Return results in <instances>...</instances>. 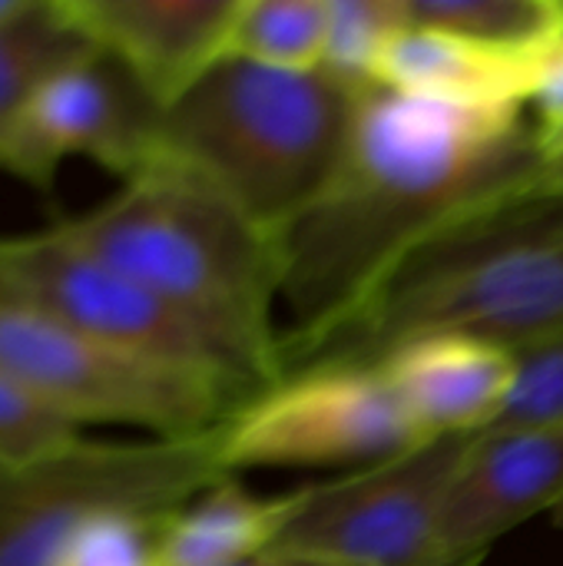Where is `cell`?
<instances>
[{
  "mask_svg": "<svg viewBox=\"0 0 563 566\" xmlns=\"http://www.w3.org/2000/svg\"><path fill=\"white\" fill-rule=\"evenodd\" d=\"M90 46L93 40L70 20L63 0H27L0 20V133L60 66Z\"/></svg>",
  "mask_w": 563,
  "mask_h": 566,
  "instance_id": "obj_16",
  "label": "cell"
},
{
  "mask_svg": "<svg viewBox=\"0 0 563 566\" xmlns=\"http://www.w3.org/2000/svg\"><path fill=\"white\" fill-rule=\"evenodd\" d=\"M27 0H0V20H7V17H13L20 7H23Z\"/></svg>",
  "mask_w": 563,
  "mask_h": 566,
  "instance_id": "obj_26",
  "label": "cell"
},
{
  "mask_svg": "<svg viewBox=\"0 0 563 566\" xmlns=\"http://www.w3.org/2000/svg\"><path fill=\"white\" fill-rule=\"evenodd\" d=\"M471 438H435L375 468L292 491L272 551L345 566H438V517Z\"/></svg>",
  "mask_w": 563,
  "mask_h": 566,
  "instance_id": "obj_9",
  "label": "cell"
},
{
  "mask_svg": "<svg viewBox=\"0 0 563 566\" xmlns=\"http://www.w3.org/2000/svg\"><path fill=\"white\" fill-rule=\"evenodd\" d=\"M428 438L378 365H309L282 375L222 424V464L375 468Z\"/></svg>",
  "mask_w": 563,
  "mask_h": 566,
  "instance_id": "obj_8",
  "label": "cell"
},
{
  "mask_svg": "<svg viewBox=\"0 0 563 566\" xmlns=\"http://www.w3.org/2000/svg\"><path fill=\"white\" fill-rule=\"evenodd\" d=\"M53 229L212 328L269 388L282 378L279 242L199 179L156 163Z\"/></svg>",
  "mask_w": 563,
  "mask_h": 566,
  "instance_id": "obj_3",
  "label": "cell"
},
{
  "mask_svg": "<svg viewBox=\"0 0 563 566\" xmlns=\"http://www.w3.org/2000/svg\"><path fill=\"white\" fill-rule=\"evenodd\" d=\"M408 27L402 0H332L322 66L348 86H375V66Z\"/></svg>",
  "mask_w": 563,
  "mask_h": 566,
  "instance_id": "obj_19",
  "label": "cell"
},
{
  "mask_svg": "<svg viewBox=\"0 0 563 566\" xmlns=\"http://www.w3.org/2000/svg\"><path fill=\"white\" fill-rule=\"evenodd\" d=\"M173 517L100 514L66 544L56 566H159V544Z\"/></svg>",
  "mask_w": 563,
  "mask_h": 566,
  "instance_id": "obj_21",
  "label": "cell"
},
{
  "mask_svg": "<svg viewBox=\"0 0 563 566\" xmlns=\"http://www.w3.org/2000/svg\"><path fill=\"white\" fill-rule=\"evenodd\" d=\"M554 46V43H551ZM405 27L375 66V86L465 109H528L544 53Z\"/></svg>",
  "mask_w": 563,
  "mask_h": 566,
  "instance_id": "obj_14",
  "label": "cell"
},
{
  "mask_svg": "<svg viewBox=\"0 0 563 566\" xmlns=\"http://www.w3.org/2000/svg\"><path fill=\"white\" fill-rule=\"evenodd\" d=\"M541 156V133L524 109H465L365 90L332 179L279 235V305L289 315L282 375L421 242L538 189Z\"/></svg>",
  "mask_w": 563,
  "mask_h": 566,
  "instance_id": "obj_1",
  "label": "cell"
},
{
  "mask_svg": "<svg viewBox=\"0 0 563 566\" xmlns=\"http://www.w3.org/2000/svg\"><path fill=\"white\" fill-rule=\"evenodd\" d=\"M332 0H239L229 56L279 70H319L329 43Z\"/></svg>",
  "mask_w": 563,
  "mask_h": 566,
  "instance_id": "obj_18",
  "label": "cell"
},
{
  "mask_svg": "<svg viewBox=\"0 0 563 566\" xmlns=\"http://www.w3.org/2000/svg\"><path fill=\"white\" fill-rule=\"evenodd\" d=\"M421 335H468L514 355L563 338V192L524 189L431 235L285 375L375 365Z\"/></svg>",
  "mask_w": 563,
  "mask_h": 566,
  "instance_id": "obj_2",
  "label": "cell"
},
{
  "mask_svg": "<svg viewBox=\"0 0 563 566\" xmlns=\"http://www.w3.org/2000/svg\"><path fill=\"white\" fill-rule=\"evenodd\" d=\"M408 27L458 33L501 50H544L563 40L561 0H402Z\"/></svg>",
  "mask_w": 563,
  "mask_h": 566,
  "instance_id": "obj_17",
  "label": "cell"
},
{
  "mask_svg": "<svg viewBox=\"0 0 563 566\" xmlns=\"http://www.w3.org/2000/svg\"><path fill=\"white\" fill-rule=\"evenodd\" d=\"M375 365L428 438L484 434L518 381L514 352L468 335H421Z\"/></svg>",
  "mask_w": 563,
  "mask_h": 566,
  "instance_id": "obj_13",
  "label": "cell"
},
{
  "mask_svg": "<svg viewBox=\"0 0 563 566\" xmlns=\"http://www.w3.org/2000/svg\"><path fill=\"white\" fill-rule=\"evenodd\" d=\"M528 109L534 113V126L541 139H554L563 133V40H557L538 70V83L531 90Z\"/></svg>",
  "mask_w": 563,
  "mask_h": 566,
  "instance_id": "obj_23",
  "label": "cell"
},
{
  "mask_svg": "<svg viewBox=\"0 0 563 566\" xmlns=\"http://www.w3.org/2000/svg\"><path fill=\"white\" fill-rule=\"evenodd\" d=\"M557 514H561V521H563V507H561V511H557Z\"/></svg>",
  "mask_w": 563,
  "mask_h": 566,
  "instance_id": "obj_28",
  "label": "cell"
},
{
  "mask_svg": "<svg viewBox=\"0 0 563 566\" xmlns=\"http://www.w3.org/2000/svg\"><path fill=\"white\" fill-rule=\"evenodd\" d=\"M163 106L96 43L60 66L0 133V169L50 192L66 156L133 179L159 156Z\"/></svg>",
  "mask_w": 563,
  "mask_h": 566,
  "instance_id": "obj_10",
  "label": "cell"
},
{
  "mask_svg": "<svg viewBox=\"0 0 563 566\" xmlns=\"http://www.w3.org/2000/svg\"><path fill=\"white\" fill-rule=\"evenodd\" d=\"M70 20L169 109L219 60L239 0H63Z\"/></svg>",
  "mask_w": 563,
  "mask_h": 566,
  "instance_id": "obj_12",
  "label": "cell"
},
{
  "mask_svg": "<svg viewBox=\"0 0 563 566\" xmlns=\"http://www.w3.org/2000/svg\"><path fill=\"white\" fill-rule=\"evenodd\" d=\"M484 564V560H471V564H458V566H481Z\"/></svg>",
  "mask_w": 563,
  "mask_h": 566,
  "instance_id": "obj_27",
  "label": "cell"
},
{
  "mask_svg": "<svg viewBox=\"0 0 563 566\" xmlns=\"http://www.w3.org/2000/svg\"><path fill=\"white\" fill-rule=\"evenodd\" d=\"M563 507V428L475 434L448 488L435 564L484 560L491 544L541 511Z\"/></svg>",
  "mask_w": 563,
  "mask_h": 566,
  "instance_id": "obj_11",
  "label": "cell"
},
{
  "mask_svg": "<svg viewBox=\"0 0 563 566\" xmlns=\"http://www.w3.org/2000/svg\"><path fill=\"white\" fill-rule=\"evenodd\" d=\"M80 441L83 434L73 421L46 408L33 391H27L20 381L0 371V468L3 471L33 468L40 461L70 451Z\"/></svg>",
  "mask_w": 563,
  "mask_h": 566,
  "instance_id": "obj_20",
  "label": "cell"
},
{
  "mask_svg": "<svg viewBox=\"0 0 563 566\" xmlns=\"http://www.w3.org/2000/svg\"><path fill=\"white\" fill-rule=\"evenodd\" d=\"M222 478V428L196 438H83L33 468H0V566H56L93 517H173Z\"/></svg>",
  "mask_w": 563,
  "mask_h": 566,
  "instance_id": "obj_5",
  "label": "cell"
},
{
  "mask_svg": "<svg viewBox=\"0 0 563 566\" xmlns=\"http://www.w3.org/2000/svg\"><path fill=\"white\" fill-rule=\"evenodd\" d=\"M239 566H345L335 560H319V557H305V554H285V551H269L256 560H246Z\"/></svg>",
  "mask_w": 563,
  "mask_h": 566,
  "instance_id": "obj_25",
  "label": "cell"
},
{
  "mask_svg": "<svg viewBox=\"0 0 563 566\" xmlns=\"http://www.w3.org/2000/svg\"><path fill=\"white\" fill-rule=\"evenodd\" d=\"M544 156H541V176L538 189L544 192H563V133L554 139H541Z\"/></svg>",
  "mask_w": 563,
  "mask_h": 566,
  "instance_id": "obj_24",
  "label": "cell"
},
{
  "mask_svg": "<svg viewBox=\"0 0 563 566\" xmlns=\"http://www.w3.org/2000/svg\"><path fill=\"white\" fill-rule=\"evenodd\" d=\"M511 428H563V338L518 355L514 391L488 431Z\"/></svg>",
  "mask_w": 563,
  "mask_h": 566,
  "instance_id": "obj_22",
  "label": "cell"
},
{
  "mask_svg": "<svg viewBox=\"0 0 563 566\" xmlns=\"http://www.w3.org/2000/svg\"><path fill=\"white\" fill-rule=\"evenodd\" d=\"M0 292L86 338L149 361L212 375L246 398L269 388L226 338L93 259L56 229L0 239Z\"/></svg>",
  "mask_w": 563,
  "mask_h": 566,
  "instance_id": "obj_7",
  "label": "cell"
},
{
  "mask_svg": "<svg viewBox=\"0 0 563 566\" xmlns=\"http://www.w3.org/2000/svg\"><path fill=\"white\" fill-rule=\"evenodd\" d=\"M0 371L76 428L129 424L149 438L209 434L249 401L212 375L86 338L7 292H0Z\"/></svg>",
  "mask_w": 563,
  "mask_h": 566,
  "instance_id": "obj_6",
  "label": "cell"
},
{
  "mask_svg": "<svg viewBox=\"0 0 563 566\" xmlns=\"http://www.w3.org/2000/svg\"><path fill=\"white\" fill-rule=\"evenodd\" d=\"M362 93L325 66L226 56L163 113L156 163L199 179L279 242L332 179Z\"/></svg>",
  "mask_w": 563,
  "mask_h": 566,
  "instance_id": "obj_4",
  "label": "cell"
},
{
  "mask_svg": "<svg viewBox=\"0 0 563 566\" xmlns=\"http://www.w3.org/2000/svg\"><path fill=\"white\" fill-rule=\"evenodd\" d=\"M292 494H252L236 474L196 494L169 524L159 566H239L269 554L289 521Z\"/></svg>",
  "mask_w": 563,
  "mask_h": 566,
  "instance_id": "obj_15",
  "label": "cell"
}]
</instances>
